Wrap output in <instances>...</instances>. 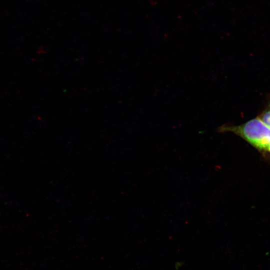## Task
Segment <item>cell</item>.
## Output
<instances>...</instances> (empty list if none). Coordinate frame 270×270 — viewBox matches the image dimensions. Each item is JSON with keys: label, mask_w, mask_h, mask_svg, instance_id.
Here are the masks:
<instances>
[{"label": "cell", "mask_w": 270, "mask_h": 270, "mask_svg": "<svg viewBox=\"0 0 270 270\" xmlns=\"http://www.w3.org/2000/svg\"><path fill=\"white\" fill-rule=\"evenodd\" d=\"M218 131L233 132L258 150L270 154V127L258 118L238 126L224 124L218 128Z\"/></svg>", "instance_id": "1"}, {"label": "cell", "mask_w": 270, "mask_h": 270, "mask_svg": "<svg viewBox=\"0 0 270 270\" xmlns=\"http://www.w3.org/2000/svg\"><path fill=\"white\" fill-rule=\"evenodd\" d=\"M258 118L270 127V107L263 111Z\"/></svg>", "instance_id": "2"}]
</instances>
